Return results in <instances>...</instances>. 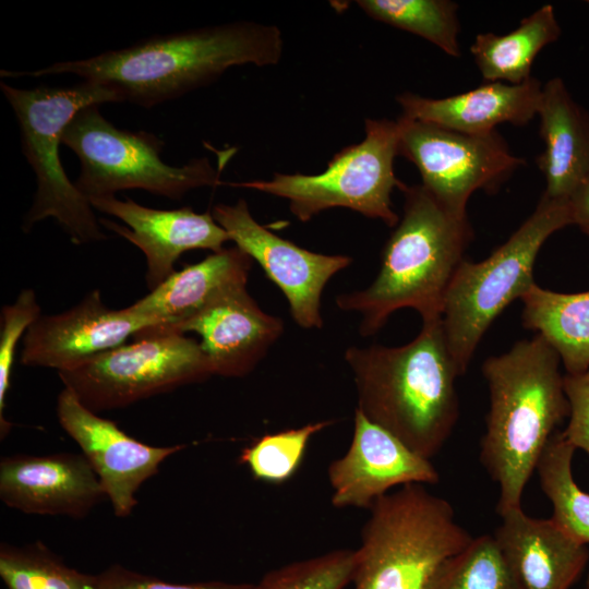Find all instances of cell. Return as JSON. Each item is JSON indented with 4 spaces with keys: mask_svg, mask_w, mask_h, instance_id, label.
<instances>
[{
    "mask_svg": "<svg viewBox=\"0 0 589 589\" xmlns=\"http://www.w3.org/2000/svg\"><path fill=\"white\" fill-rule=\"evenodd\" d=\"M352 570L353 550L336 549L275 568L254 589H344Z\"/></svg>",
    "mask_w": 589,
    "mask_h": 589,
    "instance_id": "cell-30",
    "label": "cell"
},
{
    "mask_svg": "<svg viewBox=\"0 0 589 589\" xmlns=\"http://www.w3.org/2000/svg\"><path fill=\"white\" fill-rule=\"evenodd\" d=\"M0 87L15 113L22 152L37 183L32 206L23 218V231L52 218L74 244L107 239L89 201L68 177L59 146L77 112L94 105L119 103L120 97L112 88L88 81L67 87L34 88H17L2 82Z\"/></svg>",
    "mask_w": 589,
    "mask_h": 589,
    "instance_id": "cell-6",
    "label": "cell"
},
{
    "mask_svg": "<svg viewBox=\"0 0 589 589\" xmlns=\"http://www.w3.org/2000/svg\"><path fill=\"white\" fill-rule=\"evenodd\" d=\"M560 365L558 354L539 334L483 362L490 409L480 460L498 484V514L521 507L543 449L569 416Z\"/></svg>",
    "mask_w": 589,
    "mask_h": 589,
    "instance_id": "cell-2",
    "label": "cell"
},
{
    "mask_svg": "<svg viewBox=\"0 0 589 589\" xmlns=\"http://www.w3.org/2000/svg\"><path fill=\"white\" fill-rule=\"evenodd\" d=\"M159 325L160 321L129 308H107L100 291L95 289L64 312L41 315L24 335L20 362L58 372L72 370Z\"/></svg>",
    "mask_w": 589,
    "mask_h": 589,
    "instance_id": "cell-14",
    "label": "cell"
},
{
    "mask_svg": "<svg viewBox=\"0 0 589 589\" xmlns=\"http://www.w3.org/2000/svg\"><path fill=\"white\" fill-rule=\"evenodd\" d=\"M0 498L25 514L87 516L106 494L83 454H16L0 460Z\"/></svg>",
    "mask_w": 589,
    "mask_h": 589,
    "instance_id": "cell-18",
    "label": "cell"
},
{
    "mask_svg": "<svg viewBox=\"0 0 589 589\" xmlns=\"http://www.w3.org/2000/svg\"><path fill=\"white\" fill-rule=\"evenodd\" d=\"M365 418L417 454L431 459L449 438L459 417V376L441 317L398 347L351 346L345 352Z\"/></svg>",
    "mask_w": 589,
    "mask_h": 589,
    "instance_id": "cell-3",
    "label": "cell"
},
{
    "mask_svg": "<svg viewBox=\"0 0 589 589\" xmlns=\"http://www.w3.org/2000/svg\"><path fill=\"white\" fill-rule=\"evenodd\" d=\"M397 122L398 155L413 163L422 185L457 213H466L474 191H496L525 163L496 130L468 134L401 116Z\"/></svg>",
    "mask_w": 589,
    "mask_h": 589,
    "instance_id": "cell-11",
    "label": "cell"
},
{
    "mask_svg": "<svg viewBox=\"0 0 589 589\" xmlns=\"http://www.w3.org/2000/svg\"><path fill=\"white\" fill-rule=\"evenodd\" d=\"M335 508H366L396 486L435 484L440 474L430 459L354 410L347 452L327 468Z\"/></svg>",
    "mask_w": 589,
    "mask_h": 589,
    "instance_id": "cell-15",
    "label": "cell"
},
{
    "mask_svg": "<svg viewBox=\"0 0 589 589\" xmlns=\"http://www.w3.org/2000/svg\"><path fill=\"white\" fill-rule=\"evenodd\" d=\"M404 213L387 239L381 268L362 290L340 293L336 305L360 314L362 336L376 334L397 310L411 308L423 321L442 316L444 299L473 231L467 213L442 204L422 184L406 185Z\"/></svg>",
    "mask_w": 589,
    "mask_h": 589,
    "instance_id": "cell-4",
    "label": "cell"
},
{
    "mask_svg": "<svg viewBox=\"0 0 589 589\" xmlns=\"http://www.w3.org/2000/svg\"><path fill=\"white\" fill-rule=\"evenodd\" d=\"M573 225L568 201L541 196L534 212L485 260H464L447 289L442 325L448 350L465 374L483 335L501 312L536 284L540 249L555 231Z\"/></svg>",
    "mask_w": 589,
    "mask_h": 589,
    "instance_id": "cell-7",
    "label": "cell"
},
{
    "mask_svg": "<svg viewBox=\"0 0 589 589\" xmlns=\"http://www.w3.org/2000/svg\"><path fill=\"white\" fill-rule=\"evenodd\" d=\"M370 17L418 35L450 57H459L458 4L448 0H358Z\"/></svg>",
    "mask_w": 589,
    "mask_h": 589,
    "instance_id": "cell-26",
    "label": "cell"
},
{
    "mask_svg": "<svg viewBox=\"0 0 589 589\" xmlns=\"http://www.w3.org/2000/svg\"><path fill=\"white\" fill-rule=\"evenodd\" d=\"M576 448L557 431L543 449L536 471L540 486L553 506L551 519L582 544L589 543V493L573 477Z\"/></svg>",
    "mask_w": 589,
    "mask_h": 589,
    "instance_id": "cell-25",
    "label": "cell"
},
{
    "mask_svg": "<svg viewBox=\"0 0 589 589\" xmlns=\"http://www.w3.org/2000/svg\"><path fill=\"white\" fill-rule=\"evenodd\" d=\"M93 208L117 217L129 228L100 218L99 223L135 247L146 259V285L155 289L176 271L177 260L187 251L206 249L218 252L230 240L226 230L209 213L191 207L156 209L130 199L116 196L92 199Z\"/></svg>",
    "mask_w": 589,
    "mask_h": 589,
    "instance_id": "cell-16",
    "label": "cell"
},
{
    "mask_svg": "<svg viewBox=\"0 0 589 589\" xmlns=\"http://www.w3.org/2000/svg\"><path fill=\"white\" fill-rule=\"evenodd\" d=\"M564 390L569 416L563 436L589 455V369L580 374H564Z\"/></svg>",
    "mask_w": 589,
    "mask_h": 589,
    "instance_id": "cell-33",
    "label": "cell"
},
{
    "mask_svg": "<svg viewBox=\"0 0 589 589\" xmlns=\"http://www.w3.org/2000/svg\"><path fill=\"white\" fill-rule=\"evenodd\" d=\"M330 424V421H317L266 433L244 447L238 460L255 480L283 484L299 470L311 438Z\"/></svg>",
    "mask_w": 589,
    "mask_h": 589,
    "instance_id": "cell-29",
    "label": "cell"
},
{
    "mask_svg": "<svg viewBox=\"0 0 589 589\" xmlns=\"http://www.w3.org/2000/svg\"><path fill=\"white\" fill-rule=\"evenodd\" d=\"M89 410H113L213 375L202 347L184 334L147 335L58 372Z\"/></svg>",
    "mask_w": 589,
    "mask_h": 589,
    "instance_id": "cell-10",
    "label": "cell"
},
{
    "mask_svg": "<svg viewBox=\"0 0 589 589\" xmlns=\"http://www.w3.org/2000/svg\"><path fill=\"white\" fill-rule=\"evenodd\" d=\"M493 537L520 589H569L589 560V551L550 519L521 507L498 514Z\"/></svg>",
    "mask_w": 589,
    "mask_h": 589,
    "instance_id": "cell-19",
    "label": "cell"
},
{
    "mask_svg": "<svg viewBox=\"0 0 589 589\" xmlns=\"http://www.w3.org/2000/svg\"><path fill=\"white\" fill-rule=\"evenodd\" d=\"M561 32L553 7L545 4L508 34H478L470 52L485 82L517 85L531 77L536 57L546 45L556 41Z\"/></svg>",
    "mask_w": 589,
    "mask_h": 589,
    "instance_id": "cell-24",
    "label": "cell"
},
{
    "mask_svg": "<svg viewBox=\"0 0 589 589\" xmlns=\"http://www.w3.org/2000/svg\"><path fill=\"white\" fill-rule=\"evenodd\" d=\"M589 3V1H587Z\"/></svg>",
    "mask_w": 589,
    "mask_h": 589,
    "instance_id": "cell-36",
    "label": "cell"
},
{
    "mask_svg": "<svg viewBox=\"0 0 589 589\" xmlns=\"http://www.w3.org/2000/svg\"><path fill=\"white\" fill-rule=\"evenodd\" d=\"M540 136L545 148L536 161L546 182L542 195L568 201L589 178V112L570 96L560 77L542 87Z\"/></svg>",
    "mask_w": 589,
    "mask_h": 589,
    "instance_id": "cell-22",
    "label": "cell"
},
{
    "mask_svg": "<svg viewBox=\"0 0 589 589\" xmlns=\"http://www.w3.org/2000/svg\"><path fill=\"white\" fill-rule=\"evenodd\" d=\"M212 216L236 247L256 261L281 290L293 321L305 329L321 328L323 290L335 274L351 264L352 257L315 253L275 235L254 219L243 199L215 205Z\"/></svg>",
    "mask_w": 589,
    "mask_h": 589,
    "instance_id": "cell-12",
    "label": "cell"
},
{
    "mask_svg": "<svg viewBox=\"0 0 589 589\" xmlns=\"http://www.w3.org/2000/svg\"><path fill=\"white\" fill-rule=\"evenodd\" d=\"M96 589H254L252 582L202 581L177 584L112 565L97 574Z\"/></svg>",
    "mask_w": 589,
    "mask_h": 589,
    "instance_id": "cell-32",
    "label": "cell"
},
{
    "mask_svg": "<svg viewBox=\"0 0 589 589\" xmlns=\"http://www.w3.org/2000/svg\"><path fill=\"white\" fill-rule=\"evenodd\" d=\"M353 550V589H425L437 567L473 537L452 504L422 484L376 500Z\"/></svg>",
    "mask_w": 589,
    "mask_h": 589,
    "instance_id": "cell-5",
    "label": "cell"
},
{
    "mask_svg": "<svg viewBox=\"0 0 589 589\" xmlns=\"http://www.w3.org/2000/svg\"><path fill=\"white\" fill-rule=\"evenodd\" d=\"M542 85L530 77L517 85L485 82L479 87L454 96L434 99L405 92L397 96L401 117L420 120L453 131L485 134L508 122L526 125L538 115Z\"/></svg>",
    "mask_w": 589,
    "mask_h": 589,
    "instance_id": "cell-20",
    "label": "cell"
},
{
    "mask_svg": "<svg viewBox=\"0 0 589 589\" xmlns=\"http://www.w3.org/2000/svg\"><path fill=\"white\" fill-rule=\"evenodd\" d=\"M586 589H589V575H588L587 582H586Z\"/></svg>",
    "mask_w": 589,
    "mask_h": 589,
    "instance_id": "cell-35",
    "label": "cell"
},
{
    "mask_svg": "<svg viewBox=\"0 0 589 589\" xmlns=\"http://www.w3.org/2000/svg\"><path fill=\"white\" fill-rule=\"evenodd\" d=\"M364 130V140L336 153L321 173L276 172L269 180L228 184L286 199L302 223L323 211L344 207L395 227L399 217L393 209L392 192L404 184L394 173L398 122L366 119Z\"/></svg>",
    "mask_w": 589,
    "mask_h": 589,
    "instance_id": "cell-9",
    "label": "cell"
},
{
    "mask_svg": "<svg viewBox=\"0 0 589 589\" xmlns=\"http://www.w3.org/2000/svg\"><path fill=\"white\" fill-rule=\"evenodd\" d=\"M253 260L238 247L213 252L199 263L171 274L148 294L128 306L156 318L165 329L194 316L226 292L247 286Z\"/></svg>",
    "mask_w": 589,
    "mask_h": 589,
    "instance_id": "cell-21",
    "label": "cell"
},
{
    "mask_svg": "<svg viewBox=\"0 0 589 589\" xmlns=\"http://www.w3.org/2000/svg\"><path fill=\"white\" fill-rule=\"evenodd\" d=\"M573 225L589 236V178L585 179L568 199Z\"/></svg>",
    "mask_w": 589,
    "mask_h": 589,
    "instance_id": "cell-34",
    "label": "cell"
},
{
    "mask_svg": "<svg viewBox=\"0 0 589 589\" xmlns=\"http://www.w3.org/2000/svg\"><path fill=\"white\" fill-rule=\"evenodd\" d=\"M283 37L275 25L239 21L155 35L99 55L34 71L1 70V77L73 74L112 88L121 101L144 108L178 98L243 64L275 65Z\"/></svg>",
    "mask_w": 589,
    "mask_h": 589,
    "instance_id": "cell-1",
    "label": "cell"
},
{
    "mask_svg": "<svg viewBox=\"0 0 589 589\" xmlns=\"http://www.w3.org/2000/svg\"><path fill=\"white\" fill-rule=\"evenodd\" d=\"M56 412L61 428L77 443L97 474L118 517L131 515L142 484L158 472L164 460L187 447L143 443L86 408L67 387L57 397Z\"/></svg>",
    "mask_w": 589,
    "mask_h": 589,
    "instance_id": "cell-13",
    "label": "cell"
},
{
    "mask_svg": "<svg viewBox=\"0 0 589 589\" xmlns=\"http://www.w3.org/2000/svg\"><path fill=\"white\" fill-rule=\"evenodd\" d=\"M98 107L77 112L62 135L80 160L75 185L88 201L132 189L178 201L191 190L223 184L227 158L217 167L207 157L170 166L160 158L165 143L159 136L117 128Z\"/></svg>",
    "mask_w": 589,
    "mask_h": 589,
    "instance_id": "cell-8",
    "label": "cell"
},
{
    "mask_svg": "<svg viewBox=\"0 0 589 589\" xmlns=\"http://www.w3.org/2000/svg\"><path fill=\"white\" fill-rule=\"evenodd\" d=\"M41 316L40 305L33 289H23L16 300L1 310L0 330V433L5 436L11 423L3 417L10 387L14 356L22 335Z\"/></svg>",
    "mask_w": 589,
    "mask_h": 589,
    "instance_id": "cell-31",
    "label": "cell"
},
{
    "mask_svg": "<svg viewBox=\"0 0 589 589\" xmlns=\"http://www.w3.org/2000/svg\"><path fill=\"white\" fill-rule=\"evenodd\" d=\"M425 589H520L495 539L482 534L445 560Z\"/></svg>",
    "mask_w": 589,
    "mask_h": 589,
    "instance_id": "cell-28",
    "label": "cell"
},
{
    "mask_svg": "<svg viewBox=\"0 0 589 589\" xmlns=\"http://www.w3.org/2000/svg\"><path fill=\"white\" fill-rule=\"evenodd\" d=\"M0 577L8 589H96V575L67 565L43 542L0 545Z\"/></svg>",
    "mask_w": 589,
    "mask_h": 589,
    "instance_id": "cell-27",
    "label": "cell"
},
{
    "mask_svg": "<svg viewBox=\"0 0 589 589\" xmlns=\"http://www.w3.org/2000/svg\"><path fill=\"white\" fill-rule=\"evenodd\" d=\"M521 323L556 351L566 373L589 369V290L555 292L534 284L520 299Z\"/></svg>",
    "mask_w": 589,
    "mask_h": 589,
    "instance_id": "cell-23",
    "label": "cell"
},
{
    "mask_svg": "<svg viewBox=\"0 0 589 589\" xmlns=\"http://www.w3.org/2000/svg\"><path fill=\"white\" fill-rule=\"evenodd\" d=\"M196 333L201 337L213 375L242 377L250 374L284 332L280 317L264 312L247 286L237 287L189 320L165 329H145L147 335Z\"/></svg>",
    "mask_w": 589,
    "mask_h": 589,
    "instance_id": "cell-17",
    "label": "cell"
}]
</instances>
